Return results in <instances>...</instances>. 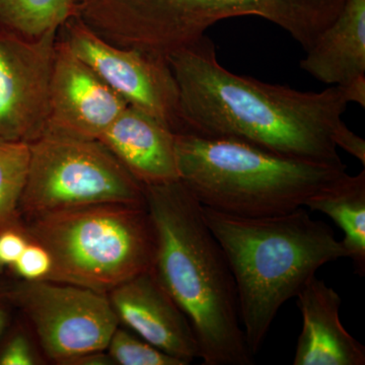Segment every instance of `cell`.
I'll return each instance as SVG.
<instances>
[{"mask_svg":"<svg viewBox=\"0 0 365 365\" xmlns=\"http://www.w3.org/2000/svg\"><path fill=\"white\" fill-rule=\"evenodd\" d=\"M306 53L300 68L327 85L365 76V0H346Z\"/></svg>","mask_w":365,"mask_h":365,"instance_id":"cell-15","label":"cell"},{"mask_svg":"<svg viewBox=\"0 0 365 365\" xmlns=\"http://www.w3.org/2000/svg\"><path fill=\"white\" fill-rule=\"evenodd\" d=\"M323 213L342 230L346 258L353 262L355 272L365 274V170L356 176L345 174L332 186L311 197L304 204Z\"/></svg>","mask_w":365,"mask_h":365,"instance_id":"cell-16","label":"cell"},{"mask_svg":"<svg viewBox=\"0 0 365 365\" xmlns=\"http://www.w3.org/2000/svg\"><path fill=\"white\" fill-rule=\"evenodd\" d=\"M128 107L66 41L57 38L45 130L98 140Z\"/></svg>","mask_w":365,"mask_h":365,"instance_id":"cell-11","label":"cell"},{"mask_svg":"<svg viewBox=\"0 0 365 365\" xmlns=\"http://www.w3.org/2000/svg\"><path fill=\"white\" fill-rule=\"evenodd\" d=\"M30 150L19 208L28 220L97 204L145 205L143 185L100 140L44 130Z\"/></svg>","mask_w":365,"mask_h":365,"instance_id":"cell-7","label":"cell"},{"mask_svg":"<svg viewBox=\"0 0 365 365\" xmlns=\"http://www.w3.org/2000/svg\"><path fill=\"white\" fill-rule=\"evenodd\" d=\"M203 217L225 252L252 355L260 350L280 307L297 297L327 263L346 258L333 228L304 207L262 217L227 215L202 206Z\"/></svg>","mask_w":365,"mask_h":365,"instance_id":"cell-3","label":"cell"},{"mask_svg":"<svg viewBox=\"0 0 365 365\" xmlns=\"http://www.w3.org/2000/svg\"><path fill=\"white\" fill-rule=\"evenodd\" d=\"M144 193L157 241L153 272L188 318L202 364H253L234 275L202 205L180 180Z\"/></svg>","mask_w":365,"mask_h":365,"instance_id":"cell-2","label":"cell"},{"mask_svg":"<svg viewBox=\"0 0 365 365\" xmlns=\"http://www.w3.org/2000/svg\"><path fill=\"white\" fill-rule=\"evenodd\" d=\"M37 361L30 341L23 334L11 337L0 352V365H34Z\"/></svg>","mask_w":365,"mask_h":365,"instance_id":"cell-22","label":"cell"},{"mask_svg":"<svg viewBox=\"0 0 365 365\" xmlns=\"http://www.w3.org/2000/svg\"><path fill=\"white\" fill-rule=\"evenodd\" d=\"M11 302L9 299V292H4L0 290V337L2 333L6 330L7 323H9V302Z\"/></svg>","mask_w":365,"mask_h":365,"instance_id":"cell-26","label":"cell"},{"mask_svg":"<svg viewBox=\"0 0 365 365\" xmlns=\"http://www.w3.org/2000/svg\"><path fill=\"white\" fill-rule=\"evenodd\" d=\"M346 0H78V18L103 39L168 57L239 16L270 21L307 51Z\"/></svg>","mask_w":365,"mask_h":365,"instance_id":"cell-5","label":"cell"},{"mask_svg":"<svg viewBox=\"0 0 365 365\" xmlns=\"http://www.w3.org/2000/svg\"><path fill=\"white\" fill-rule=\"evenodd\" d=\"M30 155V143L0 139V230L16 222Z\"/></svg>","mask_w":365,"mask_h":365,"instance_id":"cell-18","label":"cell"},{"mask_svg":"<svg viewBox=\"0 0 365 365\" xmlns=\"http://www.w3.org/2000/svg\"><path fill=\"white\" fill-rule=\"evenodd\" d=\"M59 36L127 105L182 131L179 90L167 57L112 44L78 16L66 21Z\"/></svg>","mask_w":365,"mask_h":365,"instance_id":"cell-9","label":"cell"},{"mask_svg":"<svg viewBox=\"0 0 365 365\" xmlns=\"http://www.w3.org/2000/svg\"><path fill=\"white\" fill-rule=\"evenodd\" d=\"M98 140L143 186L179 181L176 133L146 113L128 106Z\"/></svg>","mask_w":365,"mask_h":365,"instance_id":"cell-13","label":"cell"},{"mask_svg":"<svg viewBox=\"0 0 365 365\" xmlns=\"http://www.w3.org/2000/svg\"><path fill=\"white\" fill-rule=\"evenodd\" d=\"M78 14V0H0V30L40 38Z\"/></svg>","mask_w":365,"mask_h":365,"instance_id":"cell-17","label":"cell"},{"mask_svg":"<svg viewBox=\"0 0 365 365\" xmlns=\"http://www.w3.org/2000/svg\"><path fill=\"white\" fill-rule=\"evenodd\" d=\"M31 239L51 255L49 281L108 294L153 268L155 232L146 205L108 203L29 220Z\"/></svg>","mask_w":365,"mask_h":365,"instance_id":"cell-6","label":"cell"},{"mask_svg":"<svg viewBox=\"0 0 365 365\" xmlns=\"http://www.w3.org/2000/svg\"><path fill=\"white\" fill-rule=\"evenodd\" d=\"M66 365H115L107 350L86 353L69 360Z\"/></svg>","mask_w":365,"mask_h":365,"instance_id":"cell-25","label":"cell"},{"mask_svg":"<svg viewBox=\"0 0 365 365\" xmlns=\"http://www.w3.org/2000/svg\"><path fill=\"white\" fill-rule=\"evenodd\" d=\"M26 227L14 222L0 230V270L11 268L30 241Z\"/></svg>","mask_w":365,"mask_h":365,"instance_id":"cell-21","label":"cell"},{"mask_svg":"<svg viewBox=\"0 0 365 365\" xmlns=\"http://www.w3.org/2000/svg\"><path fill=\"white\" fill-rule=\"evenodd\" d=\"M179 180L204 206L242 217L304 207L347 174L332 165L284 157L228 138L176 133Z\"/></svg>","mask_w":365,"mask_h":365,"instance_id":"cell-4","label":"cell"},{"mask_svg":"<svg viewBox=\"0 0 365 365\" xmlns=\"http://www.w3.org/2000/svg\"><path fill=\"white\" fill-rule=\"evenodd\" d=\"M334 143L337 148H342L356 158L362 165H365V141L350 130L345 123L341 125L334 135Z\"/></svg>","mask_w":365,"mask_h":365,"instance_id":"cell-23","label":"cell"},{"mask_svg":"<svg viewBox=\"0 0 365 365\" xmlns=\"http://www.w3.org/2000/svg\"><path fill=\"white\" fill-rule=\"evenodd\" d=\"M340 86L344 91L348 103H355L362 108L365 107V76H359Z\"/></svg>","mask_w":365,"mask_h":365,"instance_id":"cell-24","label":"cell"},{"mask_svg":"<svg viewBox=\"0 0 365 365\" xmlns=\"http://www.w3.org/2000/svg\"><path fill=\"white\" fill-rule=\"evenodd\" d=\"M107 352L119 365H187L186 361L162 351L148 341L123 329L113 334Z\"/></svg>","mask_w":365,"mask_h":365,"instance_id":"cell-19","label":"cell"},{"mask_svg":"<svg viewBox=\"0 0 365 365\" xmlns=\"http://www.w3.org/2000/svg\"><path fill=\"white\" fill-rule=\"evenodd\" d=\"M167 58L179 90L181 132L344 165L334 143L349 104L342 86L299 91L239 76L218 62L215 43L205 35Z\"/></svg>","mask_w":365,"mask_h":365,"instance_id":"cell-1","label":"cell"},{"mask_svg":"<svg viewBox=\"0 0 365 365\" xmlns=\"http://www.w3.org/2000/svg\"><path fill=\"white\" fill-rule=\"evenodd\" d=\"M9 295L30 321L46 356L58 364L105 351L119 327L108 294L90 288L21 281Z\"/></svg>","mask_w":365,"mask_h":365,"instance_id":"cell-8","label":"cell"},{"mask_svg":"<svg viewBox=\"0 0 365 365\" xmlns=\"http://www.w3.org/2000/svg\"><path fill=\"white\" fill-rule=\"evenodd\" d=\"M58 32L30 39L0 30L1 140L31 143L44 132Z\"/></svg>","mask_w":365,"mask_h":365,"instance_id":"cell-10","label":"cell"},{"mask_svg":"<svg viewBox=\"0 0 365 365\" xmlns=\"http://www.w3.org/2000/svg\"><path fill=\"white\" fill-rule=\"evenodd\" d=\"M11 269L23 281H49L53 271L52 257L43 245L30 239Z\"/></svg>","mask_w":365,"mask_h":365,"instance_id":"cell-20","label":"cell"},{"mask_svg":"<svg viewBox=\"0 0 365 365\" xmlns=\"http://www.w3.org/2000/svg\"><path fill=\"white\" fill-rule=\"evenodd\" d=\"M119 323L162 351L190 364L200 359L195 333L186 314L163 287L153 268L108 294Z\"/></svg>","mask_w":365,"mask_h":365,"instance_id":"cell-12","label":"cell"},{"mask_svg":"<svg viewBox=\"0 0 365 365\" xmlns=\"http://www.w3.org/2000/svg\"><path fill=\"white\" fill-rule=\"evenodd\" d=\"M302 328L294 365H364V346L340 321L342 300L325 281L313 276L297 295Z\"/></svg>","mask_w":365,"mask_h":365,"instance_id":"cell-14","label":"cell"}]
</instances>
